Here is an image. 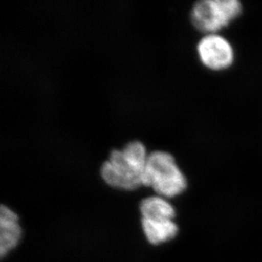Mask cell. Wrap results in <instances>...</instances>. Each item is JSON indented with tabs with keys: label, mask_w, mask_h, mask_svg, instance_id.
Listing matches in <instances>:
<instances>
[{
	"label": "cell",
	"mask_w": 262,
	"mask_h": 262,
	"mask_svg": "<svg viewBox=\"0 0 262 262\" xmlns=\"http://www.w3.org/2000/svg\"><path fill=\"white\" fill-rule=\"evenodd\" d=\"M242 10L238 0H201L191 10V21L205 34L219 33L236 20Z\"/></svg>",
	"instance_id": "3"
},
{
	"label": "cell",
	"mask_w": 262,
	"mask_h": 262,
	"mask_svg": "<svg viewBox=\"0 0 262 262\" xmlns=\"http://www.w3.org/2000/svg\"><path fill=\"white\" fill-rule=\"evenodd\" d=\"M143 185L153 188L158 195L172 198L185 190L187 179L172 155L156 150L147 157Z\"/></svg>",
	"instance_id": "2"
},
{
	"label": "cell",
	"mask_w": 262,
	"mask_h": 262,
	"mask_svg": "<svg viewBox=\"0 0 262 262\" xmlns=\"http://www.w3.org/2000/svg\"><path fill=\"white\" fill-rule=\"evenodd\" d=\"M197 54L204 67L213 72H221L230 68L235 59L233 45L220 33L204 35L199 40Z\"/></svg>",
	"instance_id": "4"
},
{
	"label": "cell",
	"mask_w": 262,
	"mask_h": 262,
	"mask_svg": "<svg viewBox=\"0 0 262 262\" xmlns=\"http://www.w3.org/2000/svg\"><path fill=\"white\" fill-rule=\"evenodd\" d=\"M23 230L17 214L7 205L0 208V256L5 258L21 238Z\"/></svg>",
	"instance_id": "5"
},
{
	"label": "cell",
	"mask_w": 262,
	"mask_h": 262,
	"mask_svg": "<svg viewBox=\"0 0 262 262\" xmlns=\"http://www.w3.org/2000/svg\"><path fill=\"white\" fill-rule=\"evenodd\" d=\"M141 226L146 239L154 245L168 242L178 233V225L173 219L141 218Z\"/></svg>",
	"instance_id": "6"
},
{
	"label": "cell",
	"mask_w": 262,
	"mask_h": 262,
	"mask_svg": "<svg viewBox=\"0 0 262 262\" xmlns=\"http://www.w3.org/2000/svg\"><path fill=\"white\" fill-rule=\"evenodd\" d=\"M148 154L138 140L129 142L122 149H114L102 165L103 180L112 188L134 190L143 186Z\"/></svg>",
	"instance_id": "1"
},
{
	"label": "cell",
	"mask_w": 262,
	"mask_h": 262,
	"mask_svg": "<svg viewBox=\"0 0 262 262\" xmlns=\"http://www.w3.org/2000/svg\"><path fill=\"white\" fill-rule=\"evenodd\" d=\"M141 218H168L176 216L173 205L166 198L160 195L148 196L143 199L139 204Z\"/></svg>",
	"instance_id": "7"
}]
</instances>
